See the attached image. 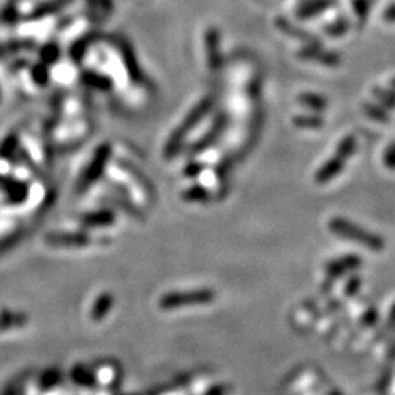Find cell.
<instances>
[{
  "label": "cell",
  "instance_id": "cell-9",
  "mask_svg": "<svg viewBox=\"0 0 395 395\" xmlns=\"http://www.w3.org/2000/svg\"><path fill=\"white\" fill-rule=\"evenodd\" d=\"M335 5V0H312V2L302 5L297 10V16L300 19H309L316 15H319L324 10L330 9Z\"/></svg>",
  "mask_w": 395,
  "mask_h": 395
},
{
  "label": "cell",
  "instance_id": "cell-14",
  "mask_svg": "<svg viewBox=\"0 0 395 395\" xmlns=\"http://www.w3.org/2000/svg\"><path fill=\"white\" fill-rule=\"evenodd\" d=\"M356 146H357L356 137H353V135H348V137H346L340 144H338L335 154L338 157H341L343 160H347V158L352 157L353 153L356 151Z\"/></svg>",
  "mask_w": 395,
  "mask_h": 395
},
{
  "label": "cell",
  "instance_id": "cell-5",
  "mask_svg": "<svg viewBox=\"0 0 395 395\" xmlns=\"http://www.w3.org/2000/svg\"><path fill=\"white\" fill-rule=\"evenodd\" d=\"M225 126H227V116L220 115L216 120H214L212 126L210 128V131L204 135V137H202L199 141H196L195 145H192L190 153H199V151L207 150L208 146H211L221 137V133L225 129Z\"/></svg>",
  "mask_w": 395,
  "mask_h": 395
},
{
  "label": "cell",
  "instance_id": "cell-17",
  "mask_svg": "<svg viewBox=\"0 0 395 395\" xmlns=\"http://www.w3.org/2000/svg\"><path fill=\"white\" fill-rule=\"evenodd\" d=\"M183 198L189 202H204L210 199V192L205 188L195 185L183 192Z\"/></svg>",
  "mask_w": 395,
  "mask_h": 395
},
{
  "label": "cell",
  "instance_id": "cell-1",
  "mask_svg": "<svg viewBox=\"0 0 395 395\" xmlns=\"http://www.w3.org/2000/svg\"><path fill=\"white\" fill-rule=\"evenodd\" d=\"M330 229L332 233L344 237L347 240L366 246L372 252H381L385 246V242L381 236L359 227L357 224L344 218H332L330 221Z\"/></svg>",
  "mask_w": 395,
  "mask_h": 395
},
{
  "label": "cell",
  "instance_id": "cell-21",
  "mask_svg": "<svg viewBox=\"0 0 395 395\" xmlns=\"http://www.w3.org/2000/svg\"><path fill=\"white\" fill-rule=\"evenodd\" d=\"M201 172H202V166L198 163H190L189 166H186V170H185V173L190 177H196Z\"/></svg>",
  "mask_w": 395,
  "mask_h": 395
},
{
  "label": "cell",
  "instance_id": "cell-12",
  "mask_svg": "<svg viewBox=\"0 0 395 395\" xmlns=\"http://www.w3.org/2000/svg\"><path fill=\"white\" fill-rule=\"evenodd\" d=\"M299 103L304 107H308L312 111H324L328 106V101H326L322 95L319 94H313V93H304L299 95Z\"/></svg>",
  "mask_w": 395,
  "mask_h": 395
},
{
  "label": "cell",
  "instance_id": "cell-7",
  "mask_svg": "<svg viewBox=\"0 0 395 395\" xmlns=\"http://www.w3.org/2000/svg\"><path fill=\"white\" fill-rule=\"evenodd\" d=\"M360 265H362V259L357 255H346L343 258H338L334 259L332 262H330L326 265V273L330 275L338 277V275H343L348 271H354L357 269Z\"/></svg>",
  "mask_w": 395,
  "mask_h": 395
},
{
  "label": "cell",
  "instance_id": "cell-6",
  "mask_svg": "<svg viewBox=\"0 0 395 395\" xmlns=\"http://www.w3.org/2000/svg\"><path fill=\"white\" fill-rule=\"evenodd\" d=\"M346 164V160H343L341 157H338L337 154L331 158V160L326 161L318 172L315 174V182L324 185V183H328L331 180L343 172Z\"/></svg>",
  "mask_w": 395,
  "mask_h": 395
},
{
  "label": "cell",
  "instance_id": "cell-16",
  "mask_svg": "<svg viewBox=\"0 0 395 395\" xmlns=\"http://www.w3.org/2000/svg\"><path fill=\"white\" fill-rule=\"evenodd\" d=\"M374 95L382 104V107H385L387 110H395V93L394 91L376 87L374 88Z\"/></svg>",
  "mask_w": 395,
  "mask_h": 395
},
{
  "label": "cell",
  "instance_id": "cell-11",
  "mask_svg": "<svg viewBox=\"0 0 395 395\" xmlns=\"http://www.w3.org/2000/svg\"><path fill=\"white\" fill-rule=\"evenodd\" d=\"M278 27H280V30H283L286 34H289V36L296 37V38H299V40H302V41H306L308 46H321V41H319L318 38L312 37L311 34H308L306 31L293 28V25H290L289 22L284 21V19L278 21Z\"/></svg>",
  "mask_w": 395,
  "mask_h": 395
},
{
  "label": "cell",
  "instance_id": "cell-4",
  "mask_svg": "<svg viewBox=\"0 0 395 395\" xmlns=\"http://www.w3.org/2000/svg\"><path fill=\"white\" fill-rule=\"evenodd\" d=\"M205 47H207V59L210 69L217 72L221 65V52H220V34L216 28H210L205 34Z\"/></svg>",
  "mask_w": 395,
  "mask_h": 395
},
{
  "label": "cell",
  "instance_id": "cell-18",
  "mask_svg": "<svg viewBox=\"0 0 395 395\" xmlns=\"http://www.w3.org/2000/svg\"><path fill=\"white\" fill-rule=\"evenodd\" d=\"M348 28H350L348 21L344 19V18H341V19L335 21L334 24L326 27V28H325V32L330 34V36H332V37H338V36H343V34H346V32L348 31Z\"/></svg>",
  "mask_w": 395,
  "mask_h": 395
},
{
  "label": "cell",
  "instance_id": "cell-22",
  "mask_svg": "<svg viewBox=\"0 0 395 395\" xmlns=\"http://www.w3.org/2000/svg\"><path fill=\"white\" fill-rule=\"evenodd\" d=\"M383 19L388 22H395V3H392L385 12H383Z\"/></svg>",
  "mask_w": 395,
  "mask_h": 395
},
{
  "label": "cell",
  "instance_id": "cell-13",
  "mask_svg": "<svg viewBox=\"0 0 395 395\" xmlns=\"http://www.w3.org/2000/svg\"><path fill=\"white\" fill-rule=\"evenodd\" d=\"M293 123L300 129H319L324 126V119L318 115H299Z\"/></svg>",
  "mask_w": 395,
  "mask_h": 395
},
{
  "label": "cell",
  "instance_id": "cell-20",
  "mask_svg": "<svg viewBox=\"0 0 395 395\" xmlns=\"http://www.w3.org/2000/svg\"><path fill=\"white\" fill-rule=\"evenodd\" d=\"M383 164H385L390 170H395V142H392L385 150V153H383Z\"/></svg>",
  "mask_w": 395,
  "mask_h": 395
},
{
  "label": "cell",
  "instance_id": "cell-15",
  "mask_svg": "<svg viewBox=\"0 0 395 395\" xmlns=\"http://www.w3.org/2000/svg\"><path fill=\"white\" fill-rule=\"evenodd\" d=\"M363 110H365V113L370 119H374L376 122L387 123L390 120L388 110L385 107H382V106H378V104H374V103H365Z\"/></svg>",
  "mask_w": 395,
  "mask_h": 395
},
{
  "label": "cell",
  "instance_id": "cell-8",
  "mask_svg": "<svg viewBox=\"0 0 395 395\" xmlns=\"http://www.w3.org/2000/svg\"><path fill=\"white\" fill-rule=\"evenodd\" d=\"M210 109H211V100L210 98L202 100L201 103H198L194 109L189 111V115L183 120V125L180 126V129L185 131L186 133H189V131L194 129L198 125V123L207 116V113L210 111Z\"/></svg>",
  "mask_w": 395,
  "mask_h": 395
},
{
  "label": "cell",
  "instance_id": "cell-2",
  "mask_svg": "<svg viewBox=\"0 0 395 395\" xmlns=\"http://www.w3.org/2000/svg\"><path fill=\"white\" fill-rule=\"evenodd\" d=\"M214 299V291L211 290H195L188 293H174V295H168L163 299V304L166 308L179 306V304L186 303H204Z\"/></svg>",
  "mask_w": 395,
  "mask_h": 395
},
{
  "label": "cell",
  "instance_id": "cell-10",
  "mask_svg": "<svg viewBox=\"0 0 395 395\" xmlns=\"http://www.w3.org/2000/svg\"><path fill=\"white\" fill-rule=\"evenodd\" d=\"M185 138H186V132L180 128L172 133V137L168 138L167 145L164 148V155H166L167 160H170V158L176 157L179 154V151L182 150V146L185 144Z\"/></svg>",
  "mask_w": 395,
  "mask_h": 395
},
{
  "label": "cell",
  "instance_id": "cell-23",
  "mask_svg": "<svg viewBox=\"0 0 395 395\" xmlns=\"http://www.w3.org/2000/svg\"><path fill=\"white\" fill-rule=\"evenodd\" d=\"M391 88H392V91L395 93V78L391 81Z\"/></svg>",
  "mask_w": 395,
  "mask_h": 395
},
{
  "label": "cell",
  "instance_id": "cell-19",
  "mask_svg": "<svg viewBox=\"0 0 395 395\" xmlns=\"http://www.w3.org/2000/svg\"><path fill=\"white\" fill-rule=\"evenodd\" d=\"M353 9L360 22H365L369 15V0H353Z\"/></svg>",
  "mask_w": 395,
  "mask_h": 395
},
{
  "label": "cell",
  "instance_id": "cell-3",
  "mask_svg": "<svg viewBox=\"0 0 395 395\" xmlns=\"http://www.w3.org/2000/svg\"><path fill=\"white\" fill-rule=\"evenodd\" d=\"M299 58L300 59H306L311 62H316V63H321L324 66H330V67H335L340 65V56L331 53V52H325L321 46H306L303 47L299 52Z\"/></svg>",
  "mask_w": 395,
  "mask_h": 395
}]
</instances>
